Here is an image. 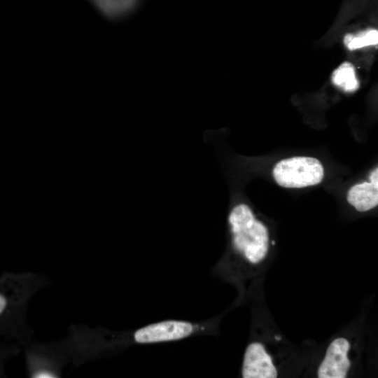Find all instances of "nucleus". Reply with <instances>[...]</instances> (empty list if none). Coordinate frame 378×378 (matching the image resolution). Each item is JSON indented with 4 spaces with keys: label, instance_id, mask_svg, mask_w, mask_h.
I'll return each instance as SVG.
<instances>
[{
    "label": "nucleus",
    "instance_id": "obj_1",
    "mask_svg": "<svg viewBox=\"0 0 378 378\" xmlns=\"http://www.w3.org/2000/svg\"><path fill=\"white\" fill-rule=\"evenodd\" d=\"M227 223L233 251L250 264L261 262L268 251V231L251 207L244 203L235 204L229 213Z\"/></svg>",
    "mask_w": 378,
    "mask_h": 378
},
{
    "label": "nucleus",
    "instance_id": "obj_2",
    "mask_svg": "<svg viewBox=\"0 0 378 378\" xmlns=\"http://www.w3.org/2000/svg\"><path fill=\"white\" fill-rule=\"evenodd\" d=\"M273 176L282 187L300 188L319 183L323 178L324 170L318 160L298 156L277 162Z\"/></svg>",
    "mask_w": 378,
    "mask_h": 378
},
{
    "label": "nucleus",
    "instance_id": "obj_3",
    "mask_svg": "<svg viewBox=\"0 0 378 378\" xmlns=\"http://www.w3.org/2000/svg\"><path fill=\"white\" fill-rule=\"evenodd\" d=\"M349 341L344 337L334 340L328 346L326 356L317 372L319 378H344L351 363L348 358Z\"/></svg>",
    "mask_w": 378,
    "mask_h": 378
},
{
    "label": "nucleus",
    "instance_id": "obj_4",
    "mask_svg": "<svg viewBox=\"0 0 378 378\" xmlns=\"http://www.w3.org/2000/svg\"><path fill=\"white\" fill-rule=\"evenodd\" d=\"M244 378H276L277 371L271 356L260 342H251L246 348L242 366Z\"/></svg>",
    "mask_w": 378,
    "mask_h": 378
},
{
    "label": "nucleus",
    "instance_id": "obj_5",
    "mask_svg": "<svg viewBox=\"0 0 378 378\" xmlns=\"http://www.w3.org/2000/svg\"><path fill=\"white\" fill-rule=\"evenodd\" d=\"M348 202L359 211H366L378 204V186L364 182L351 187L347 193Z\"/></svg>",
    "mask_w": 378,
    "mask_h": 378
},
{
    "label": "nucleus",
    "instance_id": "obj_6",
    "mask_svg": "<svg viewBox=\"0 0 378 378\" xmlns=\"http://www.w3.org/2000/svg\"><path fill=\"white\" fill-rule=\"evenodd\" d=\"M106 18L118 20L131 14L141 0H89Z\"/></svg>",
    "mask_w": 378,
    "mask_h": 378
},
{
    "label": "nucleus",
    "instance_id": "obj_7",
    "mask_svg": "<svg viewBox=\"0 0 378 378\" xmlns=\"http://www.w3.org/2000/svg\"><path fill=\"white\" fill-rule=\"evenodd\" d=\"M332 80L345 92H354L358 88L354 66L349 62L342 63L332 74Z\"/></svg>",
    "mask_w": 378,
    "mask_h": 378
},
{
    "label": "nucleus",
    "instance_id": "obj_8",
    "mask_svg": "<svg viewBox=\"0 0 378 378\" xmlns=\"http://www.w3.org/2000/svg\"><path fill=\"white\" fill-rule=\"evenodd\" d=\"M377 43L378 31L374 29H367L356 34H347L344 38V43L350 50L375 46Z\"/></svg>",
    "mask_w": 378,
    "mask_h": 378
},
{
    "label": "nucleus",
    "instance_id": "obj_9",
    "mask_svg": "<svg viewBox=\"0 0 378 378\" xmlns=\"http://www.w3.org/2000/svg\"><path fill=\"white\" fill-rule=\"evenodd\" d=\"M370 182L378 186V169L376 168L370 176Z\"/></svg>",
    "mask_w": 378,
    "mask_h": 378
},
{
    "label": "nucleus",
    "instance_id": "obj_10",
    "mask_svg": "<svg viewBox=\"0 0 378 378\" xmlns=\"http://www.w3.org/2000/svg\"><path fill=\"white\" fill-rule=\"evenodd\" d=\"M8 302L6 298L1 294H0V315L4 312L5 310L6 306H7Z\"/></svg>",
    "mask_w": 378,
    "mask_h": 378
}]
</instances>
